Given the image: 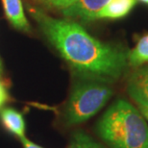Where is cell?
Returning a JSON list of instances; mask_svg holds the SVG:
<instances>
[{
    "label": "cell",
    "mask_w": 148,
    "mask_h": 148,
    "mask_svg": "<svg viewBox=\"0 0 148 148\" xmlns=\"http://www.w3.org/2000/svg\"><path fill=\"white\" fill-rule=\"evenodd\" d=\"M40 29L69 66L84 75L102 82L115 81L127 66V54L117 46L90 36L79 23L32 12Z\"/></svg>",
    "instance_id": "6da1fadb"
},
{
    "label": "cell",
    "mask_w": 148,
    "mask_h": 148,
    "mask_svg": "<svg viewBox=\"0 0 148 148\" xmlns=\"http://www.w3.org/2000/svg\"><path fill=\"white\" fill-rule=\"evenodd\" d=\"M97 133L111 148H148L146 119L126 100H117L105 112Z\"/></svg>",
    "instance_id": "7a4b0ae2"
},
{
    "label": "cell",
    "mask_w": 148,
    "mask_h": 148,
    "mask_svg": "<svg viewBox=\"0 0 148 148\" xmlns=\"http://www.w3.org/2000/svg\"><path fill=\"white\" fill-rule=\"evenodd\" d=\"M112 95V88L101 83L90 82L76 85L64 112L66 124L75 125L90 119L104 107Z\"/></svg>",
    "instance_id": "3957f363"
},
{
    "label": "cell",
    "mask_w": 148,
    "mask_h": 148,
    "mask_svg": "<svg viewBox=\"0 0 148 148\" xmlns=\"http://www.w3.org/2000/svg\"><path fill=\"white\" fill-rule=\"evenodd\" d=\"M127 90L138 108L148 109V67L136 70L130 76Z\"/></svg>",
    "instance_id": "277c9868"
},
{
    "label": "cell",
    "mask_w": 148,
    "mask_h": 148,
    "mask_svg": "<svg viewBox=\"0 0 148 148\" xmlns=\"http://www.w3.org/2000/svg\"><path fill=\"white\" fill-rule=\"evenodd\" d=\"M109 0H77L71 6L62 11L64 16L78 18L83 21L95 19V14L107 4Z\"/></svg>",
    "instance_id": "5b68a950"
},
{
    "label": "cell",
    "mask_w": 148,
    "mask_h": 148,
    "mask_svg": "<svg viewBox=\"0 0 148 148\" xmlns=\"http://www.w3.org/2000/svg\"><path fill=\"white\" fill-rule=\"evenodd\" d=\"M6 17L14 28L29 31L30 25L25 16L21 0H2Z\"/></svg>",
    "instance_id": "8992f818"
},
{
    "label": "cell",
    "mask_w": 148,
    "mask_h": 148,
    "mask_svg": "<svg viewBox=\"0 0 148 148\" xmlns=\"http://www.w3.org/2000/svg\"><path fill=\"white\" fill-rule=\"evenodd\" d=\"M137 0H109L104 7L95 14L98 18H121L128 14L135 7Z\"/></svg>",
    "instance_id": "52a82bcc"
},
{
    "label": "cell",
    "mask_w": 148,
    "mask_h": 148,
    "mask_svg": "<svg viewBox=\"0 0 148 148\" xmlns=\"http://www.w3.org/2000/svg\"><path fill=\"white\" fill-rule=\"evenodd\" d=\"M0 119L4 128L17 138L25 136V120L22 114L13 108H2Z\"/></svg>",
    "instance_id": "ba28073f"
},
{
    "label": "cell",
    "mask_w": 148,
    "mask_h": 148,
    "mask_svg": "<svg viewBox=\"0 0 148 148\" xmlns=\"http://www.w3.org/2000/svg\"><path fill=\"white\" fill-rule=\"evenodd\" d=\"M127 63L132 66L148 63V33L138 38L136 46L127 53Z\"/></svg>",
    "instance_id": "9c48e42d"
},
{
    "label": "cell",
    "mask_w": 148,
    "mask_h": 148,
    "mask_svg": "<svg viewBox=\"0 0 148 148\" xmlns=\"http://www.w3.org/2000/svg\"><path fill=\"white\" fill-rule=\"evenodd\" d=\"M97 144L93 138L83 132H77L73 136L71 141L67 148H94Z\"/></svg>",
    "instance_id": "30bf717a"
},
{
    "label": "cell",
    "mask_w": 148,
    "mask_h": 148,
    "mask_svg": "<svg viewBox=\"0 0 148 148\" xmlns=\"http://www.w3.org/2000/svg\"><path fill=\"white\" fill-rule=\"evenodd\" d=\"M37 1L47 9H58L63 11L74 4L77 0H37Z\"/></svg>",
    "instance_id": "8fae6325"
},
{
    "label": "cell",
    "mask_w": 148,
    "mask_h": 148,
    "mask_svg": "<svg viewBox=\"0 0 148 148\" xmlns=\"http://www.w3.org/2000/svg\"><path fill=\"white\" fill-rule=\"evenodd\" d=\"M9 99H10V96H9L7 88L0 81V110L4 107V105L9 101Z\"/></svg>",
    "instance_id": "7c38bea8"
},
{
    "label": "cell",
    "mask_w": 148,
    "mask_h": 148,
    "mask_svg": "<svg viewBox=\"0 0 148 148\" xmlns=\"http://www.w3.org/2000/svg\"><path fill=\"white\" fill-rule=\"evenodd\" d=\"M19 140H20V143H22L23 148H43L40 145H38L36 143H34L33 141H31L30 140H28L25 136L22 138H19Z\"/></svg>",
    "instance_id": "4fadbf2b"
},
{
    "label": "cell",
    "mask_w": 148,
    "mask_h": 148,
    "mask_svg": "<svg viewBox=\"0 0 148 148\" xmlns=\"http://www.w3.org/2000/svg\"><path fill=\"white\" fill-rule=\"evenodd\" d=\"M140 112H141V114L143 115L144 118L148 121V109L146 108H140Z\"/></svg>",
    "instance_id": "5bb4252c"
},
{
    "label": "cell",
    "mask_w": 148,
    "mask_h": 148,
    "mask_svg": "<svg viewBox=\"0 0 148 148\" xmlns=\"http://www.w3.org/2000/svg\"><path fill=\"white\" fill-rule=\"evenodd\" d=\"M2 71H3V69H2V64H1V61H0V76H1Z\"/></svg>",
    "instance_id": "9a60e30c"
},
{
    "label": "cell",
    "mask_w": 148,
    "mask_h": 148,
    "mask_svg": "<svg viewBox=\"0 0 148 148\" xmlns=\"http://www.w3.org/2000/svg\"><path fill=\"white\" fill-rule=\"evenodd\" d=\"M140 1L143 2V3H147V4H148V0H140Z\"/></svg>",
    "instance_id": "2e32d148"
}]
</instances>
